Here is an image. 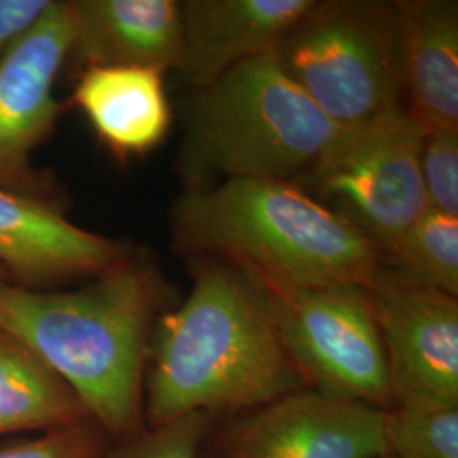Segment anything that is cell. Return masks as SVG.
Wrapping results in <instances>:
<instances>
[{"label":"cell","instance_id":"obj_8","mask_svg":"<svg viewBox=\"0 0 458 458\" xmlns=\"http://www.w3.org/2000/svg\"><path fill=\"white\" fill-rule=\"evenodd\" d=\"M72 0H51L45 14L0 64V191L65 213L55 175L34 164V153L55 134L65 106L55 83L73 41Z\"/></svg>","mask_w":458,"mask_h":458},{"label":"cell","instance_id":"obj_16","mask_svg":"<svg viewBox=\"0 0 458 458\" xmlns=\"http://www.w3.org/2000/svg\"><path fill=\"white\" fill-rule=\"evenodd\" d=\"M90 418L81 397L22 340L0 327V437Z\"/></svg>","mask_w":458,"mask_h":458},{"label":"cell","instance_id":"obj_14","mask_svg":"<svg viewBox=\"0 0 458 458\" xmlns=\"http://www.w3.org/2000/svg\"><path fill=\"white\" fill-rule=\"evenodd\" d=\"M404 111L423 132L458 131V4L397 0Z\"/></svg>","mask_w":458,"mask_h":458},{"label":"cell","instance_id":"obj_7","mask_svg":"<svg viewBox=\"0 0 458 458\" xmlns=\"http://www.w3.org/2000/svg\"><path fill=\"white\" fill-rule=\"evenodd\" d=\"M267 294L280 344L306 389L378 410L393 408L387 357L369 287L342 284Z\"/></svg>","mask_w":458,"mask_h":458},{"label":"cell","instance_id":"obj_3","mask_svg":"<svg viewBox=\"0 0 458 458\" xmlns=\"http://www.w3.org/2000/svg\"><path fill=\"white\" fill-rule=\"evenodd\" d=\"M172 234L181 253L229 263L267 291L370 287L380 265L376 246L294 182L185 189L172 209Z\"/></svg>","mask_w":458,"mask_h":458},{"label":"cell","instance_id":"obj_22","mask_svg":"<svg viewBox=\"0 0 458 458\" xmlns=\"http://www.w3.org/2000/svg\"><path fill=\"white\" fill-rule=\"evenodd\" d=\"M51 0H0V64L33 30Z\"/></svg>","mask_w":458,"mask_h":458},{"label":"cell","instance_id":"obj_2","mask_svg":"<svg viewBox=\"0 0 458 458\" xmlns=\"http://www.w3.org/2000/svg\"><path fill=\"white\" fill-rule=\"evenodd\" d=\"M194 265L189 294L153 333L145 426L192 412L226 418L306 389L262 285L223 260L197 257Z\"/></svg>","mask_w":458,"mask_h":458},{"label":"cell","instance_id":"obj_12","mask_svg":"<svg viewBox=\"0 0 458 458\" xmlns=\"http://www.w3.org/2000/svg\"><path fill=\"white\" fill-rule=\"evenodd\" d=\"M314 0L181 2L179 72L202 89L246 60L276 53L278 43Z\"/></svg>","mask_w":458,"mask_h":458},{"label":"cell","instance_id":"obj_4","mask_svg":"<svg viewBox=\"0 0 458 458\" xmlns=\"http://www.w3.org/2000/svg\"><path fill=\"white\" fill-rule=\"evenodd\" d=\"M278 65L246 60L187 102L181 174L185 189L234 179L299 182L340 132Z\"/></svg>","mask_w":458,"mask_h":458},{"label":"cell","instance_id":"obj_11","mask_svg":"<svg viewBox=\"0 0 458 458\" xmlns=\"http://www.w3.org/2000/svg\"><path fill=\"white\" fill-rule=\"evenodd\" d=\"M128 246L72 223L65 213L0 191V267L9 282L48 291L90 280L119 262Z\"/></svg>","mask_w":458,"mask_h":458},{"label":"cell","instance_id":"obj_24","mask_svg":"<svg viewBox=\"0 0 458 458\" xmlns=\"http://www.w3.org/2000/svg\"><path fill=\"white\" fill-rule=\"evenodd\" d=\"M376 458H394L393 455H389V454H384V455H378Z\"/></svg>","mask_w":458,"mask_h":458},{"label":"cell","instance_id":"obj_19","mask_svg":"<svg viewBox=\"0 0 458 458\" xmlns=\"http://www.w3.org/2000/svg\"><path fill=\"white\" fill-rule=\"evenodd\" d=\"M217 420L211 412H192L165 425L145 426L134 437L111 442L104 458H200Z\"/></svg>","mask_w":458,"mask_h":458},{"label":"cell","instance_id":"obj_23","mask_svg":"<svg viewBox=\"0 0 458 458\" xmlns=\"http://www.w3.org/2000/svg\"><path fill=\"white\" fill-rule=\"evenodd\" d=\"M0 282H9V276L2 267H0Z\"/></svg>","mask_w":458,"mask_h":458},{"label":"cell","instance_id":"obj_9","mask_svg":"<svg viewBox=\"0 0 458 458\" xmlns=\"http://www.w3.org/2000/svg\"><path fill=\"white\" fill-rule=\"evenodd\" d=\"M386 411L301 389L219 418L206 443L211 458H376Z\"/></svg>","mask_w":458,"mask_h":458},{"label":"cell","instance_id":"obj_20","mask_svg":"<svg viewBox=\"0 0 458 458\" xmlns=\"http://www.w3.org/2000/svg\"><path fill=\"white\" fill-rule=\"evenodd\" d=\"M420 172L428 209L458 217V131L425 132Z\"/></svg>","mask_w":458,"mask_h":458},{"label":"cell","instance_id":"obj_5","mask_svg":"<svg viewBox=\"0 0 458 458\" xmlns=\"http://www.w3.org/2000/svg\"><path fill=\"white\" fill-rule=\"evenodd\" d=\"M274 55L285 75L340 128L404 111L397 2L314 0Z\"/></svg>","mask_w":458,"mask_h":458},{"label":"cell","instance_id":"obj_10","mask_svg":"<svg viewBox=\"0 0 458 458\" xmlns=\"http://www.w3.org/2000/svg\"><path fill=\"white\" fill-rule=\"evenodd\" d=\"M369 293L382 333L394 406H458V301L378 265Z\"/></svg>","mask_w":458,"mask_h":458},{"label":"cell","instance_id":"obj_1","mask_svg":"<svg viewBox=\"0 0 458 458\" xmlns=\"http://www.w3.org/2000/svg\"><path fill=\"white\" fill-rule=\"evenodd\" d=\"M170 297L160 270L128 250L75 289L0 282V327L47 361L115 442L145 428L149 348Z\"/></svg>","mask_w":458,"mask_h":458},{"label":"cell","instance_id":"obj_17","mask_svg":"<svg viewBox=\"0 0 458 458\" xmlns=\"http://www.w3.org/2000/svg\"><path fill=\"white\" fill-rule=\"evenodd\" d=\"M380 267L414 285L458 295V217L426 209Z\"/></svg>","mask_w":458,"mask_h":458},{"label":"cell","instance_id":"obj_18","mask_svg":"<svg viewBox=\"0 0 458 458\" xmlns=\"http://www.w3.org/2000/svg\"><path fill=\"white\" fill-rule=\"evenodd\" d=\"M384 440L394 458H458V406H394Z\"/></svg>","mask_w":458,"mask_h":458},{"label":"cell","instance_id":"obj_21","mask_svg":"<svg viewBox=\"0 0 458 458\" xmlns=\"http://www.w3.org/2000/svg\"><path fill=\"white\" fill-rule=\"evenodd\" d=\"M109 435L92 418L0 446V458H104Z\"/></svg>","mask_w":458,"mask_h":458},{"label":"cell","instance_id":"obj_15","mask_svg":"<svg viewBox=\"0 0 458 458\" xmlns=\"http://www.w3.org/2000/svg\"><path fill=\"white\" fill-rule=\"evenodd\" d=\"M72 104L119 160L145 157L162 145L172 124L164 72L141 66H87Z\"/></svg>","mask_w":458,"mask_h":458},{"label":"cell","instance_id":"obj_13","mask_svg":"<svg viewBox=\"0 0 458 458\" xmlns=\"http://www.w3.org/2000/svg\"><path fill=\"white\" fill-rule=\"evenodd\" d=\"M73 41L68 62L87 66L179 68L181 2L72 0Z\"/></svg>","mask_w":458,"mask_h":458},{"label":"cell","instance_id":"obj_6","mask_svg":"<svg viewBox=\"0 0 458 458\" xmlns=\"http://www.w3.org/2000/svg\"><path fill=\"white\" fill-rule=\"evenodd\" d=\"M423 138L406 111L342 128L295 183L344 217L382 257L428 209L420 172Z\"/></svg>","mask_w":458,"mask_h":458}]
</instances>
